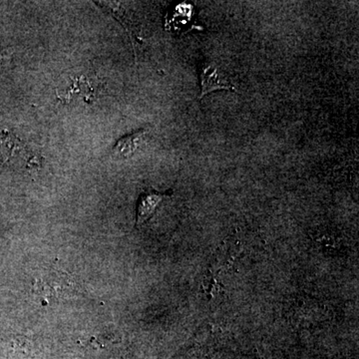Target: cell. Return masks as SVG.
<instances>
[{
	"label": "cell",
	"instance_id": "obj_1",
	"mask_svg": "<svg viewBox=\"0 0 359 359\" xmlns=\"http://www.w3.org/2000/svg\"><path fill=\"white\" fill-rule=\"evenodd\" d=\"M201 91L200 99L217 90L235 91L236 88L228 81L219 66L215 62L203 63L200 68Z\"/></svg>",
	"mask_w": 359,
	"mask_h": 359
},
{
	"label": "cell",
	"instance_id": "obj_2",
	"mask_svg": "<svg viewBox=\"0 0 359 359\" xmlns=\"http://www.w3.org/2000/svg\"><path fill=\"white\" fill-rule=\"evenodd\" d=\"M147 130H139L135 133L126 135L118 140L112 150V154L118 159L133 157L147 141Z\"/></svg>",
	"mask_w": 359,
	"mask_h": 359
},
{
	"label": "cell",
	"instance_id": "obj_4",
	"mask_svg": "<svg viewBox=\"0 0 359 359\" xmlns=\"http://www.w3.org/2000/svg\"><path fill=\"white\" fill-rule=\"evenodd\" d=\"M21 150L20 141L13 134L7 131L0 133V162L6 163L15 159Z\"/></svg>",
	"mask_w": 359,
	"mask_h": 359
},
{
	"label": "cell",
	"instance_id": "obj_3",
	"mask_svg": "<svg viewBox=\"0 0 359 359\" xmlns=\"http://www.w3.org/2000/svg\"><path fill=\"white\" fill-rule=\"evenodd\" d=\"M167 197H169V194H162L153 190L141 194L137 203L136 226H140L145 224L154 215L160 203Z\"/></svg>",
	"mask_w": 359,
	"mask_h": 359
}]
</instances>
